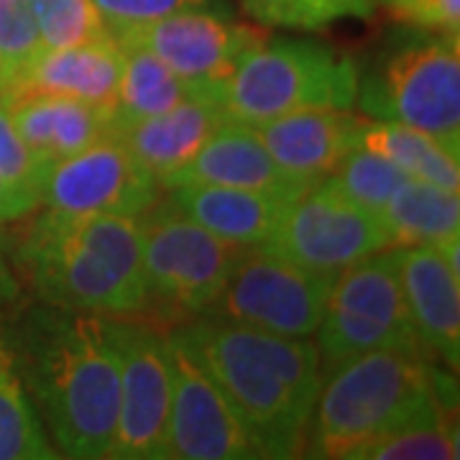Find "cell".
<instances>
[{
    "instance_id": "21",
    "label": "cell",
    "mask_w": 460,
    "mask_h": 460,
    "mask_svg": "<svg viewBox=\"0 0 460 460\" xmlns=\"http://www.w3.org/2000/svg\"><path fill=\"white\" fill-rule=\"evenodd\" d=\"M226 120L228 115L220 98L202 95L184 100L166 113L126 123L115 128L113 136L162 184L166 177L180 172Z\"/></svg>"
},
{
    "instance_id": "3",
    "label": "cell",
    "mask_w": 460,
    "mask_h": 460,
    "mask_svg": "<svg viewBox=\"0 0 460 460\" xmlns=\"http://www.w3.org/2000/svg\"><path fill=\"white\" fill-rule=\"evenodd\" d=\"M11 259L36 302L98 317H136L148 310L138 217L44 208L11 235Z\"/></svg>"
},
{
    "instance_id": "4",
    "label": "cell",
    "mask_w": 460,
    "mask_h": 460,
    "mask_svg": "<svg viewBox=\"0 0 460 460\" xmlns=\"http://www.w3.org/2000/svg\"><path fill=\"white\" fill-rule=\"evenodd\" d=\"M453 381L422 350H371L323 376L305 440V458L350 456L411 420L456 402Z\"/></svg>"
},
{
    "instance_id": "7",
    "label": "cell",
    "mask_w": 460,
    "mask_h": 460,
    "mask_svg": "<svg viewBox=\"0 0 460 460\" xmlns=\"http://www.w3.org/2000/svg\"><path fill=\"white\" fill-rule=\"evenodd\" d=\"M144 235L148 310L177 325L205 313L251 248L220 241L169 202L156 199L138 217Z\"/></svg>"
},
{
    "instance_id": "31",
    "label": "cell",
    "mask_w": 460,
    "mask_h": 460,
    "mask_svg": "<svg viewBox=\"0 0 460 460\" xmlns=\"http://www.w3.org/2000/svg\"><path fill=\"white\" fill-rule=\"evenodd\" d=\"M51 164L41 162L31 148L21 141V136L11 123L8 111L0 105V177L13 187L31 192L41 199V187L49 174Z\"/></svg>"
},
{
    "instance_id": "1",
    "label": "cell",
    "mask_w": 460,
    "mask_h": 460,
    "mask_svg": "<svg viewBox=\"0 0 460 460\" xmlns=\"http://www.w3.org/2000/svg\"><path fill=\"white\" fill-rule=\"evenodd\" d=\"M5 330L59 458H111L120 368L105 317L26 302L5 317Z\"/></svg>"
},
{
    "instance_id": "13",
    "label": "cell",
    "mask_w": 460,
    "mask_h": 460,
    "mask_svg": "<svg viewBox=\"0 0 460 460\" xmlns=\"http://www.w3.org/2000/svg\"><path fill=\"white\" fill-rule=\"evenodd\" d=\"M159 198V180L136 162L113 133L57 162L41 187V205L69 215L141 217Z\"/></svg>"
},
{
    "instance_id": "10",
    "label": "cell",
    "mask_w": 460,
    "mask_h": 460,
    "mask_svg": "<svg viewBox=\"0 0 460 460\" xmlns=\"http://www.w3.org/2000/svg\"><path fill=\"white\" fill-rule=\"evenodd\" d=\"M341 271H317L251 248L223 292L199 314H213L287 338H313Z\"/></svg>"
},
{
    "instance_id": "18",
    "label": "cell",
    "mask_w": 460,
    "mask_h": 460,
    "mask_svg": "<svg viewBox=\"0 0 460 460\" xmlns=\"http://www.w3.org/2000/svg\"><path fill=\"white\" fill-rule=\"evenodd\" d=\"M366 118L350 111H299L256 126L274 162L295 180L317 184L356 146Z\"/></svg>"
},
{
    "instance_id": "8",
    "label": "cell",
    "mask_w": 460,
    "mask_h": 460,
    "mask_svg": "<svg viewBox=\"0 0 460 460\" xmlns=\"http://www.w3.org/2000/svg\"><path fill=\"white\" fill-rule=\"evenodd\" d=\"M314 345L323 376L371 350H422L389 248L338 274L314 330Z\"/></svg>"
},
{
    "instance_id": "12",
    "label": "cell",
    "mask_w": 460,
    "mask_h": 460,
    "mask_svg": "<svg viewBox=\"0 0 460 460\" xmlns=\"http://www.w3.org/2000/svg\"><path fill=\"white\" fill-rule=\"evenodd\" d=\"M266 33L248 23H235L208 11V5L184 8L159 18L138 31L118 39V44H138L154 51L198 95L220 98L223 84Z\"/></svg>"
},
{
    "instance_id": "34",
    "label": "cell",
    "mask_w": 460,
    "mask_h": 460,
    "mask_svg": "<svg viewBox=\"0 0 460 460\" xmlns=\"http://www.w3.org/2000/svg\"><path fill=\"white\" fill-rule=\"evenodd\" d=\"M26 295L29 292L11 259V233L5 230V226H0V320L23 307L29 302Z\"/></svg>"
},
{
    "instance_id": "30",
    "label": "cell",
    "mask_w": 460,
    "mask_h": 460,
    "mask_svg": "<svg viewBox=\"0 0 460 460\" xmlns=\"http://www.w3.org/2000/svg\"><path fill=\"white\" fill-rule=\"evenodd\" d=\"M41 51L33 0H0V93H5Z\"/></svg>"
},
{
    "instance_id": "26",
    "label": "cell",
    "mask_w": 460,
    "mask_h": 460,
    "mask_svg": "<svg viewBox=\"0 0 460 460\" xmlns=\"http://www.w3.org/2000/svg\"><path fill=\"white\" fill-rule=\"evenodd\" d=\"M458 456V429L450 425L447 410H435L363 445L350 460H456Z\"/></svg>"
},
{
    "instance_id": "36",
    "label": "cell",
    "mask_w": 460,
    "mask_h": 460,
    "mask_svg": "<svg viewBox=\"0 0 460 460\" xmlns=\"http://www.w3.org/2000/svg\"><path fill=\"white\" fill-rule=\"evenodd\" d=\"M381 3H386V5H389V3H392V0H381Z\"/></svg>"
},
{
    "instance_id": "28",
    "label": "cell",
    "mask_w": 460,
    "mask_h": 460,
    "mask_svg": "<svg viewBox=\"0 0 460 460\" xmlns=\"http://www.w3.org/2000/svg\"><path fill=\"white\" fill-rule=\"evenodd\" d=\"M251 21L266 29L320 31L345 18H371L376 0H241Z\"/></svg>"
},
{
    "instance_id": "29",
    "label": "cell",
    "mask_w": 460,
    "mask_h": 460,
    "mask_svg": "<svg viewBox=\"0 0 460 460\" xmlns=\"http://www.w3.org/2000/svg\"><path fill=\"white\" fill-rule=\"evenodd\" d=\"M33 13L41 49H62L111 36L93 0H33Z\"/></svg>"
},
{
    "instance_id": "35",
    "label": "cell",
    "mask_w": 460,
    "mask_h": 460,
    "mask_svg": "<svg viewBox=\"0 0 460 460\" xmlns=\"http://www.w3.org/2000/svg\"><path fill=\"white\" fill-rule=\"evenodd\" d=\"M41 208V199L0 177V226L21 223Z\"/></svg>"
},
{
    "instance_id": "23",
    "label": "cell",
    "mask_w": 460,
    "mask_h": 460,
    "mask_svg": "<svg viewBox=\"0 0 460 460\" xmlns=\"http://www.w3.org/2000/svg\"><path fill=\"white\" fill-rule=\"evenodd\" d=\"M356 146L376 151L411 180L429 181L445 190H460L458 154H453L435 136L394 120H363Z\"/></svg>"
},
{
    "instance_id": "9",
    "label": "cell",
    "mask_w": 460,
    "mask_h": 460,
    "mask_svg": "<svg viewBox=\"0 0 460 460\" xmlns=\"http://www.w3.org/2000/svg\"><path fill=\"white\" fill-rule=\"evenodd\" d=\"M120 368L115 460H169L172 345L169 332L136 317H105Z\"/></svg>"
},
{
    "instance_id": "24",
    "label": "cell",
    "mask_w": 460,
    "mask_h": 460,
    "mask_svg": "<svg viewBox=\"0 0 460 460\" xmlns=\"http://www.w3.org/2000/svg\"><path fill=\"white\" fill-rule=\"evenodd\" d=\"M118 47L123 49V72H120L113 105V131L133 120L166 113L184 100L202 98L146 47L138 44H118Z\"/></svg>"
},
{
    "instance_id": "2",
    "label": "cell",
    "mask_w": 460,
    "mask_h": 460,
    "mask_svg": "<svg viewBox=\"0 0 460 460\" xmlns=\"http://www.w3.org/2000/svg\"><path fill=\"white\" fill-rule=\"evenodd\" d=\"M169 338L226 394L261 458H302L323 386L320 353L310 338H287L213 314L181 320Z\"/></svg>"
},
{
    "instance_id": "17",
    "label": "cell",
    "mask_w": 460,
    "mask_h": 460,
    "mask_svg": "<svg viewBox=\"0 0 460 460\" xmlns=\"http://www.w3.org/2000/svg\"><path fill=\"white\" fill-rule=\"evenodd\" d=\"M120 72L123 49L111 36L62 49H41L16 83L0 93V100L41 93L83 100L113 111Z\"/></svg>"
},
{
    "instance_id": "6",
    "label": "cell",
    "mask_w": 460,
    "mask_h": 460,
    "mask_svg": "<svg viewBox=\"0 0 460 460\" xmlns=\"http://www.w3.org/2000/svg\"><path fill=\"white\" fill-rule=\"evenodd\" d=\"M356 102L374 120H394L435 136L460 154L458 33L404 41L358 77Z\"/></svg>"
},
{
    "instance_id": "22",
    "label": "cell",
    "mask_w": 460,
    "mask_h": 460,
    "mask_svg": "<svg viewBox=\"0 0 460 460\" xmlns=\"http://www.w3.org/2000/svg\"><path fill=\"white\" fill-rule=\"evenodd\" d=\"M392 246H438L460 235V198L422 180H410L381 210Z\"/></svg>"
},
{
    "instance_id": "11",
    "label": "cell",
    "mask_w": 460,
    "mask_h": 460,
    "mask_svg": "<svg viewBox=\"0 0 460 460\" xmlns=\"http://www.w3.org/2000/svg\"><path fill=\"white\" fill-rule=\"evenodd\" d=\"M389 246L381 217L323 180L287 208L261 251L317 271H343Z\"/></svg>"
},
{
    "instance_id": "20",
    "label": "cell",
    "mask_w": 460,
    "mask_h": 460,
    "mask_svg": "<svg viewBox=\"0 0 460 460\" xmlns=\"http://www.w3.org/2000/svg\"><path fill=\"white\" fill-rule=\"evenodd\" d=\"M166 192V202L174 210L210 230L220 241L241 248H261L295 202L274 192L215 184H181Z\"/></svg>"
},
{
    "instance_id": "25",
    "label": "cell",
    "mask_w": 460,
    "mask_h": 460,
    "mask_svg": "<svg viewBox=\"0 0 460 460\" xmlns=\"http://www.w3.org/2000/svg\"><path fill=\"white\" fill-rule=\"evenodd\" d=\"M59 458L33 407L18 368L16 353L0 320V460Z\"/></svg>"
},
{
    "instance_id": "19",
    "label": "cell",
    "mask_w": 460,
    "mask_h": 460,
    "mask_svg": "<svg viewBox=\"0 0 460 460\" xmlns=\"http://www.w3.org/2000/svg\"><path fill=\"white\" fill-rule=\"evenodd\" d=\"M0 105L11 115L21 141L51 166L113 133V111L83 100L26 93L3 98Z\"/></svg>"
},
{
    "instance_id": "16",
    "label": "cell",
    "mask_w": 460,
    "mask_h": 460,
    "mask_svg": "<svg viewBox=\"0 0 460 460\" xmlns=\"http://www.w3.org/2000/svg\"><path fill=\"white\" fill-rule=\"evenodd\" d=\"M181 184H215V187H238V190H261L296 199L314 184L289 177L281 169L261 141L256 126L238 120H226L217 131L199 146V151L162 181V190Z\"/></svg>"
},
{
    "instance_id": "14",
    "label": "cell",
    "mask_w": 460,
    "mask_h": 460,
    "mask_svg": "<svg viewBox=\"0 0 460 460\" xmlns=\"http://www.w3.org/2000/svg\"><path fill=\"white\" fill-rule=\"evenodd\" d=\"M169 460H256L261 450L226 394L172 343Z\"/></svg>"
},
{
    "instance_id": "32",
    "label": "cell",
    "mask_w": 460,
    "mask_h": 460,
    "mask_svg": "<svg viewBox=\"0 0 460 460\" xmlns=\"http://www.w3.org/2000/svg\"><path fill=\"white\" fill-rule=\"evenodd\" d=\"M93 3L115 41L177 11L208 5V0H93Z\"/></svg>"
},
{
    "instance_id": "15",
    "label": "cell",
    "mask_w": 460,
    "mask_h": 460,
    "mask_svg": "<svg viewBox=\"0 0 460 460\" xmlns=\"http://www.w3.org/2000/svg\"><path fill=\"white\" fill-rule=\"evenodd\" d=\"M399 287L422 353L447 368L460 363V274L435 246L392 248Z\"/></svg>"
},
{
    "instance_id": "27",
    "label": "cell",
    "mask_w": 460,
    "mask_h": 460,
    "mask_svg": "<svg viewBox=\"0 0 460 460\" xmlns=\"http://www.w3.org/2000/svg\"><path fill=\"white\" fill-rule=\"evenodd\" d=\"M325 180L358 208L381 215V210L411 177L389 159L378 156L376 151L353 146Z\"/></svg>"
},
{
    "instance_id": "5",
    "label": "cell",
    "mask_w": 460,
    "mask_h": 460,
    "mask_svg": "<svg viewBox=\"0 0 460 460\" xmlns=\"http://www.w3.org/2000/svg\"><path fill=\"white\" fill-rule=\"evenodd\" d=\"M358 66L345 51L317 39H263L220 90L230 120L263 126L299 111H350Z\"/></svg>"
},
{
    "instance_id": "33",
    "label": "cell",
    "mask_w": 460,
    "mask_h": 460,
    "mask_svg": "<svg viewBox=\"0 0 460 460\" xmlns=\"http://www.w3.org/2000/svg\"><path fill=\"white\" fill-rule=\"evenodd\" d=\"M392 13L399 21L432 33H458L460 0H392Z\"/></svg>"
}]
</instances>
